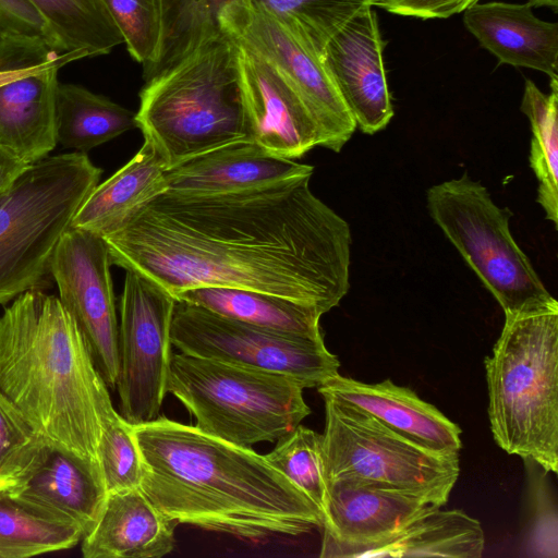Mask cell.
I'll return each instance as SVG.
<instances>
[{"mask_svg":"<svg viewBox=\"0 0 558 558\" xmlns=\"http://www.w3.org/2000/svg\"><path fill=\"white\" fill-rule=\"evenodd\" d=\"M311 178L225 194L161 193L104 236L111 264L173 296L197 287L241 288L325 314L350 288L351 231L314 195Z\"/></svg>","mask_w":558,"mask_h":558,"instance_id":"1","label":"cell"},{"mask_svg":"<svg viewBox=\"0 0 558 558\" xmlns=\"http://www.w3.org/2000/svg\"><path fill=\"white\" fill-rule=\"evenodd\" d=\"M141 489L167 518L259 542L323 525L320 510L252 448L167 417L135 425Z\"/></svg>","mask_w":558,"mask_h":558,"instance_id":"2","label":"cell"},{"mask_svg":"<svg viewBox=\"0 0 558 558\" xmlns=\"http://www.w3.org/2000/svg\"><path fill=\"white\" fill-rule=\"evenodd\" d=\"M0 391L43 438L98 460L116 410L73 316L56 295L28 290L0 316Z\"/></svg>","mask_w":558,"mask_h":558,"instance_id":"3","label":"cell"},{"mask_svg":"<svg viewBox=\"0 0 558 558\" xmlns=\"http://www.w3.org/2000/svg\"><path fill=\"white\" fill-rule=\"evenodd\" d=\"M135 119L167 169L221 145L253 140L235 39L223 32L145 82Z\"/></svg>","mask_w":558,"mask_h":558,"instance_id":"4","label":"cell"},{"mask_svg":"<svg viewBox=\"0 0 558 558\" xmlns=\"http://www.w3.org/2000/svg\"><path fill=\"white\" fill-rule=\"evenodd\" d=\"M484 364L496 444L557 474L558 305L505 317Z\"/></svg>","mask_w":558,"mask_h":558,"instance_id":"5","label":"cell"},{"mask_svg":"<svg viewBox=\"0 0 558 558\" xmlns=\"http://www.w3.org/2000/svg\"><path fill=\"white\" fill-rule=\"evenodd\" d=\"M101 172L85 153L49 155L0 195V304L41 289L61 236Z\"/></svg>","mask_w":558,"mask_h":558,"instance_id":"6","label":"cell"},{"mask_svg":"<svg viewBox=\"0 0 558 558\" xmlns=\"http://www.w3.org/2000/svg\"><path fill=\"white\" fill-rule=\"evenodd\" d=\"M295 379L213 359L172 353L167 391L201 432L251 448L276 442L311 414Z\"/></svg>","mask_w":558,"mask_h":558,"instance_id":"7","label":"cell"},{"mask_svg":"<svg viewBox=\"0 0 558 558\" xmlns=\"http://www.w3.org/2000/svg\"><path fill=\"white\" fill-rule=\"evenodd\" d=\"M427 209L501 306L505 317L558 305L511 235L512 211L465 172L428 189Z\"/></svg>","mask_w":558,"mask_h":558,"instance_id":"8","label":"cell"},{"mask_svg":"<svg viewBox=\"0 0 558 558\" xmlns=\"http://www.w3.org/2000/svg\"><path fill=\"white\" fill-rule=\"evenodd\" d=\"M325 401L323 465L326 482L352 478L447 504L460 473L459 453L423 447L364 411Z\"/></svg>","mask_w":558,"mask_h":558,"instance_id":"9","label":"cell"},{"mask_svg":"<svg viewBox=\"0 0 558 558\" xmlns=\"http://www.w3.org/2000/svg\"><path fill=\"white\" fill-rule=\"evenodd\" d=\"M170 337L180 352L289 376L318 387L338 375L340 362L324 340L283 335L177 301Z\"/></svg>","mask_w":558,"mask_h":558,"instance_id":"10","label":"cell"},{"mask_svg":"<svg viewBox=\"0 0 558 558\" xmlns=\"http://www.w3.org/2000/svg\"><path fill=\"white\" fill-rule=\"evenodd\" d=\"M175 298L147 276L125 270L120 299L117 389L120 414L138 425L159 416L172 356Z\"/></svg>","mask_w":558,"mask_h":558,"instance_id":"11","label":"cell"},{"mask_svg":"<svg viewBox=\"0 0 558 558\" xmlns=\"http://www.w3.org/2000/svg\"><path fill=\"white\" fill-rule=\"evenodd\" d=\"M221 29L272 64L296 92L319 135V146L339 153L356 125L323 59L287 27L248 0L223 9Z\"/></svg>","mask_w":558,"mask_h":558,"instance_id":"12","label":"cell"},{"mask_svg":"<svg viewBox=\"0 0 558 558\" xmlns=\"http://www.w3.org/2000/svg\"><path fill=\"white\" fill-rule=\"evenodd\" d=\"M110 255L102 236L70 227L50 265L59 299L76 322L93 362L108 388L117 387L119 325L110 275Z\"/></svg>","mask_w":558,"mask_h":558,"instance_id":"13","label":"cell"},{"mask_svg":"<svg viewBox=\"0 0 558 558\" xmlns=\"http://www.w3.org/2000/svg\"><path fill=\"white\" fill-rule=\"evenodd\" d=\"M374 7L361 9L327 43L323 62L356 128L372 135L393 117L384 41Z\"/></svg>","mask_w":558,"mask_h":558,"instance_id":"14","label":"cell"},{"mask_svg":"<svg viewBox=\"0 0 558 558\" xmlns=\"http://www.w3.org/2000/svg\"><path fill=\"white\" fill-rule=\"evenodd\" d=\"M326 486L320 557L341 558L351 548L383 541L433 507L417 496L352 478Z\"/></svg>","mask_w":558,"mask_h":558,"instance_id":"15","label":"cell"},{"mask_svg":"<svg viewBox=\"0 0 558 558\" xmlns=\"http://www.w3.org/2000/svg\"><path fill=\"white\" fill-rule=\"evenodd\" d=\"M77 58L53 56L0 71V147L32 165L54 149L59 70Z\"/></svg>","mask_w":558,"mask_h":558,"instance_id":"16","label":"cell"},{"mask_svg":"<svg viewBox=\"0 0 558 558\" xmlns=\"http://www.w3.org/2000/svg\"><path fill=\"white\" fill-rule=\"evenodd\" d=\"M4 490L71 519L84 536L98 522L108 497L98 460L43 437Z\"/></svg>","mask_w":558,"mask_h":558,"instance_id":"17","label":"cell"},{"mask_svg":"<svg viewBox=\"0 0 558 558\" xmlns=\"http://www.w3.org/2000/svg\"><path fill=\"white\" fill-rule=\"evenodd\" d=\"M236 43L253 141L293 160L319 146L317 126L289 82L264 57Z\"/></svg>","mask_w":558,"mask_h":558,"instance_id":"18","label":"cell"},{"mask_svg":"<svg viewBox=\"0 0 558 558\" xmlns=\"http://www.w3.org/2000/svg\"><path fill=\"white\" fill-rule=\"evenodd\" d=\"M313 171L310 165L275 156L255 141L242 140L166 169V192L181 195L233 193L313 174Z\"/></svg>","mask_w":558,"mask_h":558,"instance_id":"19","label":"cell"},{"mask_svg":"<svg viewBox=\"0 0 558 558\" xmlns=\"http://www.w3.org/2000/svg\"><path fill=\"white\" fill-rule=\"evenodd\" d=\"M317 389L323 398L353 405L423 447L446 453H459L462 447L458 424L389 379L366 384L338 374Z\"/></svg>","mask_w":558,"mask_h":558,"instance_id":"20","label":"cell"},{"mask_svg":"<svg viewBox=\"0 0 558 558\" xmlns=\"http://www.w3.org/2000/svg\"><path fill=\"white\" fill-rule=\"evenodd\" d=\"M532 5L476 2L463 11V23L501 64L533 69L558 78V24L538 19Z\"/></svg>","mask_w":558,"mask_h":558,"instance_id":"21","label":"cell"},{"mask_svg":"<svg viewBox=\"0 0 558 558\" xmlns=\"http://www.w3.org/2000/svg\"><path fill=\"white\" fill-rule=\"evenodd\" d=\"M177 524L141 487L111 493L81 551L85 558H161L174 548Z\"/></svg>","mask_w":558,"mask_h":558,"instance_id":"22","label":"cell"},{"mask_svg":"<svg viewBox=\"0 0 558 558\" xmlns=\"http://www.w3.org/2000/svg\"><path fill=\"white\" fill-rule=\"evenodd\" d=\"M167 167L147 141L116 173L98 183L76 210L71 227L109 235L126 225L146 204L167 191Z\"/></svg>","mask_w":558,"mask_h":558,"instance_id":"23","label":"cell"},{"mask_svg":"<svg viewBox=\"0 0 558 558\" xmlns=\"http://www.w3.org/2000/svg\"><path fill=\"white\" fill-rule=\"evenodd\" d=\"M429 507L393 535L347 550L348 557H459L483 555L485 537L478 520L460 509Z\"/></svg>","mask_w":558,"mask_h":558,"instance_id":"24","label":"cell"},{"mask_svg":"<svg viewBox=\"0 0 558 558\" xmlns=\"http://www.w3.org/2000/svg\"><path fill=\"white\" fill-rule=\"evenodd\" d=\"M174 298L266 330L324 340L319 328L323 314L317 308L278 295L241 288L197 287Z\"/></svg>","mask_w":558,"mask_h":558,"instance_id":"25","label":"cell"},{"mask_svg":"<svg viewBox=\"0 0 558 558\" xmlns=\"http://www.w3.org/2000/svg\"><path fill=\"white\" fill-rule=\"evenodd\" d=\"M134 128L135 112L82 85L59 82L56 135L62 147L86 154Z\"/></svg>","mask_w":558,"mask_h":558,"instance_id":"26","label":"cell"},{"mask_svg":"<svg viewBox=\"0 0 558 558\" xmlns=\"http://www.w3.org/2000/svg\"><path fill=\"white\" fill-rule=\"evenodd\" d=\"M84 537L71 519L0 490V558H28L76 546Z\"/></svg>","mask_w":558,"mask_h":558,"instance_id":"27","label":"cell"},{"mask_svg":"<svg viewBox=\"0 0 558 558\" xmlns=\"http://www.w3.org/2000/svg\"><path fill=\"white\" fill-rule=\"evenodd\" d=\"M236 0H157L160 38L154 60L143 66L145 82L166 72L203 43L223 33L219 19Z\"/></svg>","mask_w":558,"mask_h":558,"instance_id":"28","label":"cell"},{"mask_svg":"<svg viewBox=\"0 0 558 558\" xmlns=\"http://www.w3.org/2000/svg\"><path fill=\"white\" fill-rule=\"evenodd\" d=\"M60 49L78 60L110 53L123 44L101 0H27Z\"/></svg>","mask_w":558,"mask_h":558,"instance_id":"29","label":"cell"},{"mask_svg":"<svg viewBox=\"0 0 558 558\" xmlns=\"http://www.w3.org/2000/svg\"><path fill=\"white\" fill-rule=\"evenodd\" d=\"M545 94L531 80L525 81L521 111L532 131L530 166L537 181V202L546 219L558 223V80H550Z\"/></svg>","mask_w":558,"mask_h":558,"instance_id":"30","label":"cell"},{"mask_svg":"<svg viewBox=\"0 0 558 558\" xmlns=\"http://www.w3.org/2000/svg\"><path fill=\"white\" fill-rule=\"evenodd\" d=\"M287 27L299 40L323 59L330 38L367 0H248Z\"/></svg>","mask_w":558,"mask_h":558,"instance_id":"31","label":"cell"},{"mask_svg":"<svg viewBox=\"0 0 558 558\" xmlns=\"http://www.w3.org/2000/svg\"><path fill=\"white\" fill-rule=\"evenodd\" d=\"M60 54L65 52L27 0H0V71Z\"/></svg>","mask_w":558,"mask_h":558,"instance_id":"32","label":"cell"},{"mask_svg":"<svg viewBox=\"0 0 558 558\" xmlns=\"http://www.w3.org/2000/svg\"><path fill=\"white\" fill-rule=\"evenodd\" d=\"M267 462L303 492L323 511L326 480L323 465V435L299 424L276 441Z\"/></svg>","mask_w":558,"mask_h":558,"instance_id":"33","label":"cell"},{"mask_svg":"<svg viewBox=\"0 0 558 558\" xmlns=\"http://www.w3.org/2000/svg\"><path fill=\"white\" fill-rule=\"evenodd\" d=\"M97 458L108 494L141 487L145 464L135 425L117 411L102 422Z\"/></svg>","mask_w":558,"mask_h":558,"instance_id":"34","label":"cell"},{"mask_svg":"<svg viewBox=\"0 0 558 558\" xmlns=\"http://www.w3.org/2000/svg\"><path fill=\"white\" fill-rule=\"evenodd\" d=\"M122 35L130 56L143 66L157 52L160 17L157 0H101Z\"/></svg>","mask_w":558,"mask_h":558,"instance_id":"35","label":"cell"},{"mask_svg":"<svg viewBox=\"0 0 558 558\" xmlns=\"http://www.w3.org/2000/svg\"><path fill=\"white\" fill-rule=\"evenodd\" d=\"M41 437L0 391V490L25 466Z\"/></svg>","mask_w":558,"mask_h":558,"instance_id":"36","label":"cell"},{"mask_svg":"<svg viewBox=\"0 0 558 558\" xmlns=\"http://www.w3.org/2000/svg\"><path fill=\"white\" fill-rule=\"evenodd\" d=\"M531 487V497L535 514L530 530L529 548L535 550V555L557 557V524L550 523V492L545 489L543 475Z\"/></svg>","mask_w":558,"mask_h":558,"instance_id":"37","label":"cell"},{"mask_svg":"<svg viewBox=\"0 0 558 558\" xmlns=\"http://www.w3.org/2000/svg\"><path fill=\"white\" fill-rule=\"evenodd\" d=\"M371 7L422 20L447 19L463 12L478 0H367Z\"/></svg>","mask_w":558,"mask_h":558,"instance_id":"38","label":"cell"},{"mask_svg":"<svg viewBox=\"0 0 558 558\" xmlns=\"http://www.w3.org/2000/svg\"><path fill=\"white\" fill-rule=\"evenodd\" d=\"M27 166L0 147V195Z\"/></svg>","mask_w":558,"mask_h":558,"instance_id":"39","label":"cell"}]
</instances>
